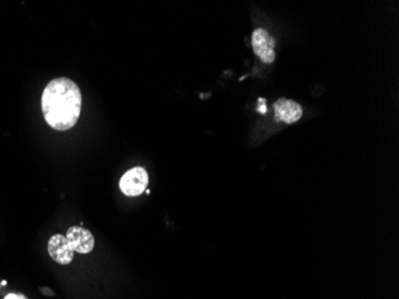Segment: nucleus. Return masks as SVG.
Returning <instances> with one entry per match:
<instances>
[{
    "label": "nucleus",
    "mask_w": 399,
    "mask_h": 299,
    "mask_svg": "<svg viewBox=\"0 0 399 299\" xmlns=\"http://www.w3.org/2000/svg\"><path fill=\"white\" fill-rule=\"evenodd\" d=\"M83 97L77 83L66 77L51 80L43 90L41 109L46 123L56 131H68L81 113Z\"/></svg>",
    "instance_id": "1"
},
{
    "label": "nucleus",
    "mask_w": 399,
    "mask_h": 299,
    "mask_svg": "<svg viewBox=\"0 0 399 299\" xmlns=\"http://www.w3.org/2000/svg\"><path fill=\"white\" fill-rule=\"evenodd\" d=\"M148 174L141 167L130 169L120 180V190L127 197H138L146 190Z\"/></svg>",
    "instance_id": "2"
},
{
    "label": "nucleus",
    "mask_w": 399,
    "mask_h": 299,
    "mask_svg": "<svg viewBox=\"0 0 399 299\" xmlns=\"http://www.w3.org/2000/svg\"><path fill=\"white\" fill-rule=\"evenodd\" d=\"M275 38L265 29H256L252 34V47L255 54L263 63H272L275 60Z\"/></svg>",
    "instance_id": "3"
},
{
    "label": "nucleus",
    "mask_w": 399,
    "mask_h": 299,
    "mask_svg": "<svg viewBox=\"0 0 399 299\" xmlns=\"http://www.w3.org/2000/svg\"><path fill=\"white\" fill-rule=\"evenodd\" d=\"M48 253L59 265H70L75 257V250L72 249L68 238L60 233L51 237L48 242Z\"/></svg>",
    "instance_id": "4"
},
{
    "label": "nucleus",
    "mask_w": 399,
    "mask_h": 299,
    "mask_svg": "<svg viewBox=\"0 0 399 299\" xmlns=\"http://www.w3.org/2000/svg\"><path fill=\"white\" fill-rule=\"evenodd\" d=\"M75 253L88 254L95 248V238L90 230L83 227H72L68 229L66 235Z\"/></svg>",
    "instance_id": "5"
},
{
    "label": "nucleus",
    "mask_w": 399,
    "mask_h": 299,
    "mask_svg": "<svg viewBox=\"0 0 399 299\" xmlns=\"http://www.w3.org/2000/svg\"><path fill=\"white\" fill-rule=\"evenodd\" d=\"M275 118L278 121H283L286 123H297L303 115V109L298 103L286 98H281L274 103Z\"/></svg>",
    "instance_id": "6"
},
{
    "label": "nucleus",
    "mask_w": 399,
    "mask_h": 299,
    "mask_svg": "<svg viewBox=\"0 0 399 299\" xmlns=\"http://www.w3.org/2000/svg\"><path fill=\"white\" fill-rule=\"evenodd\" d=\"M5 299H26L24 296L22 295H15V293H11V295H8L5 297Z\"/></svg>",
    "instance_id": "7"
}]
</instances>
